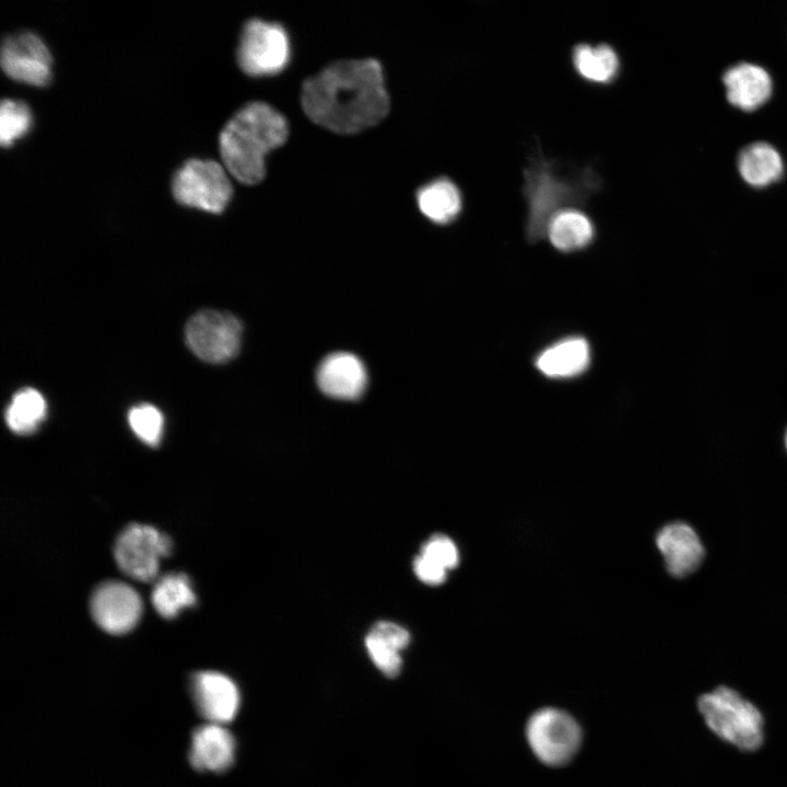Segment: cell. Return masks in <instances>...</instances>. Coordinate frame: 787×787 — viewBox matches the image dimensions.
<instances>
[{"label": "cell", "mask_w": 787, "mask_h": 787, "mask_svg": "<svg viewBox=\"0 0 787 787\" xmlns=\"http://www.w3.org/2000/svg\"><path fill=\"white\" fill-rule=\"evenodd\" d=\"M301 103L312 121L330 131L361 132L389 111L383 68L375 59L333 62L305 80Z\"/></svg>", "instance_id": "obj_1"}, {"label": "cell", "mask_w": 787, "mask_h": 787, "mask_svg": "<svg viewBox=\"0 0 787 787\" xmlns=\"http://www.w3.org/2000/svg\"><path fill=\"white\" fill-rule=\"evenodd\" d=\"M285 117L272 106L251 102L237 110L219 137L225 169L246 185L260 183L266 174V155L287 139Z\"/></svg>", "instance_id": "obj_2"}, {"label": "cell", "mask_w": 787, "mask_h": 787, "mask_svg": "<svg viewBox=\"0 0 787 787\" xmlns=\"http://www.w3.org/2000/svg\"><path fill=\"white\" fill-rule=\"evenodd\" d=\"M698 710L715 735L737 748L753 751L762 744V714L735 690L719 686L703 694Z\"/></svg>", "instance_id": "obj_3"}, {"label": "cell", "mask_w": 787, "mask_h": 787, "mask_svg": "<svg viewBox=\"0 0 787 787\" xmlns=\"http://www.w3.org/2000/svg\"><path fill=\"white\" fill-rule=\"evenodd\" d=\"M525 735L533 755L551 767L571 762L583 742L578 721L566 710L556 707L536 710L526 723Z\"/></svg>", "instance_id": "obj_4"}, {"label": "cell", "mask_w": 787, "mask_h": 787, "mask_svg": "<svg viewBox=\"0 0 787 787\" xmlns=\"http://www.w3.org/2000/svg\"><path fill=\"white\" fill-rule=\"evenodd\" d=\"M172 192L183 205L219 214L231 201L233 187L219 163L190 158L175 173Z\"/></svg>", "instance_id": "obj_5"}, {"label": "cell", "mask_w": 787, "mask_h": 787, "mask_svg": "<svg viewBox=\"0 0 787 787\" xmlns=\"http://www.w3.org/2000/svg\"><path fill=\"white\" fill-rule=\"evenodd\" d=\"M290 57V37L282 25L260 19H251L245 24L237 48V61L246 74L274 75L286 68Z\"/></svg>", "instance_id": "obj_6"}, {"label": "cell", "mask_w": 787, "mask_h": 787, "mask_svg": "<svg viewBox=\"0 0 787 787\" xmlns=\"http://www.w3.org/2000/svg\"><path fill=\"white\" fill-rule=\"evenodd\" d=\"M242 331V324L234 315L205 309L189 319L185 328V339L197 357L218 364L237 355Z\"/></svg>", "instance_id": "obj_7"}, {"label": "cell", "mask_w": 787, "mask_h": 787, "mask_svg": "<svg viewBox=\"0 0 787 787\" xmlns=\"http://www.w3.org/2000/svg\"><path fill=\"white\" fill-rule=\"evenodd\" d=\"M172 551V541L154 527L141 524L127 526L117 537L114 556L121 572L141 582L153 580L160 561Z\"/></svg>", "instance_id": "obj_8"}, {"label": "cell", "mask_w": 787, "mask_h": 787, "mask_svg": "<svg viewBox=\"0 0 787 787\" xmlns=\"http://www.w3.org/2000/svg\"><path fill=\"white\" fill-rule=\"evenodd\" d=\"M1 67L12 80L46 86L51 80L52 58L38 35L24 31L3 40Z\"/></svg>", "instance_id": "obj_9"}, {"label": "cell", "mask_w": 787, "mask_h": 787, "mask_svg": "<svg viewBox=\"0 0 787 787\" xmlns=\"http://www.w3.org/2000/svg\"><path fill=\"white\" fill-rule=\"evenodd\" d=\"M90 609L93 620L102 630L118 635L136 626L142 612V601L131 586L108 580L95 588Z\"/></svg>", "instance_id": "obj_10"}, {"label": "cell", "mask_w": 787, "mask_h": 787, "mask_svg": "<svg viewBox=\"0 0 787 787\" xmlns=\"http://www.w3.org/2000/svg\"><path fill=\"white\" fill-rule=\"evenodd\" d=\"M191 693L200 714L214 724L234 719L239 707V692L232 679L216 671H201L191 679Z\"/></svg>", "instance_id": "obj_11"}, {"label": "cell", "mask_w": 787, "mask_h": 787, "mask_svg": "<svg viewBox=\"0 0 787 787\" xmlns=\"http://www.w3.org/2000/svg\"><path fill=\"white\" fill-rule=\"evenodd\" d=\"M317 384L329 397L354 400L362 396L367 373L362 361L346 352H338L322 360L317 369Z\"/></svg>", "instance_id": "obj_12"}, {"label": "cell", "mask_w": 787, "mask_h": 787, "mask_svg": "<svg viewBox=\"0 0 787 787\" xmlns=\"http://www.w3.org/2000/svg\"><path fill=\"white\" fill-rule=\"evenodd\" d=\"M728 102L744 111H753L764 105L773 92L770 73L761 66L739 62L729 67L723 75Z\"/></svg>", "instance_id": "obj_13"}, {"label": "cell", "mask_w": 787, "mask_h": 787, "mask_svg": "<svg viewBox=\"0 0 787 787\" xmlns=\"http://www.w3.org/2000/svg\"><path fill=\"white\" fill-rule=\"evenodd\" d=\"M657 547L662 554L668 572L674 577H684L701 564L704 549L695 531L686 524L672 522L657 535Z\"/></svg>", "instance_id": "obj_14"}, {"label": "cell", "mask_w": 787, "mask_h": 787, "mask_svg": "<svg viewBox=\"0 0 787 787\" xmlns=\"http://www.w3.org/2000/svg\"><path fill=\"white\" fill-rule=\"evenodd\" d=\"M235 740L220 724L210 723L192 733L189 761L198 771L223 772L234 762Z\"/></svg>", "instance_id": "obj_15"}, {"label": "cell", "mask_w": 787, "mask_h": 787, "mask_svg": "<svg viewBox=\"0 0 787 787\" xmlns=\"http://www.w3.org/2000/svg\"><path fill=\"white\" fill-rule=\"evenodd\" d=\"M590 362L586 339L569 337L544 349L536 360V367L550 378H571L583 374Z\"/></svg>", "instance_id": "obj_16"}, {"label": "cell", "mask_w": 787, "mask_h": 787, "mask_svg": "<svg viewBox=\"0 0 787 787\" xmlns=\"http://www.w3.org/2000/svg\"><path fill=\"white\" fill-rule=\"evenodd\" d=\"M737 166L742 179L754 188L767 187L784 175L782 155L767 142L744 146L738 155Z\"/></svg>", "instance_id": "obj_17"}, {"label": "cell", "mask_w": 787, "mask_h": 787, "mask_svg": "<svg viewBox=\"0 0 787 787\" xmlns=\"http://www.w3.org/2000/svg\"><path fill=\"white\" fill-rule=\"evenodd\" d=\"M420 211L432 222L447 224L461 210V196L456 185L447 178H438L422 186L416 192Z\"/></svg>", "instance_id": "obj_18"}, {"label": "cell", "mask_w": 787, "mask_h": 787, "mask_svg": "<svg viewBox=\"0 0 787 787\" xmlns=\"http://www.w3.org/2000/svg\"><path fill=\"white\" fill-rule=\"evenodd\" d=\"M547 236L559 250L569 252L586 247L594 237V225L580 211L565 209L550 221Z\"/></svg>", "instance_id": "obj_19"}, {"label": "cell", "mask_w": 787, "mask_h": 787, "mask_svg": "<svg viewBox=\"0 0 787 787\" xmlns=\"http://www.w3.org/2000/svg\"><path fill=\"white\" fill-rule=\"evenodd\" d=\"M196 603V595L184 573H171L161 577L152 590V604L165 619L175 618L181 609Z\"/></svg>", "instance_id": "obj_20"}, {"label": "cell", "mask_w": 787, "mask_h": 787, "mask_svg": "<svg viewBox=\"0 0 787 787\" xmlns=\"http://www.w3.org/2000/svg\"><path fill=\"white\" fill-rule=\"evenodd\" d=\"M45 398L34 388L17 391L5 411V421L11 431L27 435L37 430L46 416Z\"/></svg>", "instance_id": "obj_21"}, {"label": "cell", "mask_w": 787, "mask_h": 787, "mask_svg": "<svg viewBox=\"0 0 787 787\" xmlns=\"http://www.w3.org/2000/svg\"><path fill=\"white\" fill-rule=\"evenodd\" d=\"M573 61L578 73L594 82H610L619 71V58L606 44L591 47L582 44L575 47Z\"/></svg>", "instance_id": "obj_22"}, {"label": "cell", "mask_w": 787, "mask_h": 787, "mask_svg": "<svg viewBox=\"0 0 787 787\" xmlns=\"http://www.w3.org/2000/svg\"><path fill=\"white\" fill-rule=\"evenodd\" d=\"M32 122V113L24 102L3 99L0 106L1 145L3 148L12 145L30 131Z\"/></svg>", "instance_id": "obj_23"}, {"label": "cell", "mask_w": 787, "mask_h": 787, "mask_svg": "<svg viewBox=\"0 0 787 787\" xmlns=\"http://www.w3.org/2000/svg\"><path fill=\"white\" fill-rule=\"evenodd\" d=\"M133 433L145 444L156 446L162 437L164 419L160 410L149 403L133 407L128 414Z\"/></svg>", "instance_id": "obj_24"}, {"label": "cell", "mask_w": 787, "mask_h": 787, "mask_svg": "<svg viewBox=\"0 0 787 787\" xmlns=\"http://www.w3.org/2000/svg\"><path fill=\"white\" fill-rule=\"evenodd\" d=\"M367 653L374 665L387 677H396L402 666L400 651L372 631L365 638Z\"/></svg>", "instance_id": "obj_25"}, {"label": "cell", "mask_w": 787, "mask_h": 787, "mask_svg": "<svg viewBox=\"0 0 787 787\" xmlns=\"http://www.w3.org/2000/svg\"><path fill=\"white\" fill-rule=\"evenodd\" d=\"M422 555L431 559L445 569H451L459 562V553L455 542L444 535L432 536L421 548Z\"/></svg>", "instance_id": "obj_26"}, {"label": "cell", "mask_w": 787, "mask_h": 787, "mask_svg": "<svg viewBox=\"0 0 787 787\" xmlns=\"http://www.w3.org/2000/svg\"><path fill=\"white\" fill-rule=\"evenodd\" d=\"M371 631L399 651L404 649L410 643L409 632L392 622H378Z\"/></svg>", "instance_id": "obj_27"}, {"label": "cell", "mask_w": 787, "mask_h": 787, "mask_svg": "<svg viewBox=\"0 0 787 787\" xmlns=\"http://www.w3.org/2000/svg\"><path fill=\"white\" fill-rule=\"evenodd\" d=\"M413 571L420 580L428 585L444 583L447 573V569L422 554L414 559Z\"/></svg>", "instance_id": "obj_28"}, {"label": "cell", "mask_w": 787, "mask_h": 787, "mask_svg": "<svg viewBox=\"0 0 787 787\" xmlns=\"http://www.w3.org/2000/svg\"><path fill=\"white\" fill-rule=\"evenodd\" d=\"M785 441H786V447H787V432H786V437H785Z\"/></svg>", "instance_id": "obj_29"}]
</instances>
